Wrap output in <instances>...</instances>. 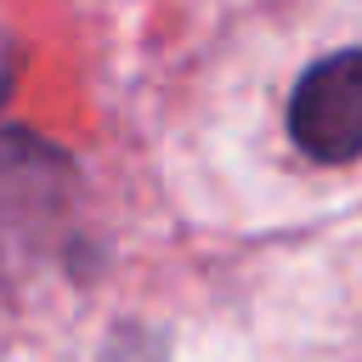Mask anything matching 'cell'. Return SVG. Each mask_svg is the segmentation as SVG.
Instances as JSON below:
<instances>
[{
	"instance_id": "cell-1",
	"label": "cell",
	"mask_w": 362,
	"mask_h": 362,
	"mask_svg": "<svg viewBox=\"0 0 362 362\" xmlns=\"http://www.w3.org/2000/svg\"><path fill=\"white\" fill-rule=\"evenodd\" d=\"M288 130L317 164H345L362 153V51H334L294 85Z\"/></svg>"
},
{
	"instance_id": "cell-2",
	"label": "cell",
	"mask_w": 362,
	"mask_h": 362,
	"mask_svg": "<svg viewBox=\"0 0 362 362\" xmlns=\"http://www.w3.org/2000/svg\"><path fill=\"white\" fill-rule=\"evenodd\" d=\"M11 79H17V45H11V34H0V107L11 96Z\"/></svg>"
}]
</instances>
